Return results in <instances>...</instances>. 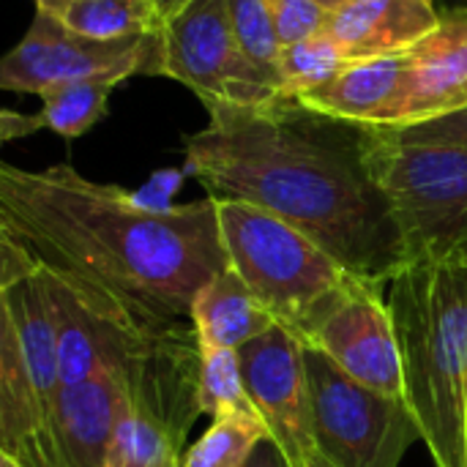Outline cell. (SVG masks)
<instances>
[{
	"label": "cell",
	"mask_w": 467,
	"mask_h": 467,
	"mask_svg": "<svg viewBox=\"0 0 467 467\" xmlns=\"http://www.w3.org/2000/svg\"><path fill=\"white\" fill-rule=\"evenodd\" d=\"M118 85V79H82L41 90V109L36 112L41 129H49L66 140L88 134L107 115L109 96Z\"/></svg>",
	"instance_id": "ac0fdd59"
},
{
	"label": "cell",
	"mask_w": 467,
	"mask_h": 467,
	"mask_svg": "<svg viewBox=\"0 0 467 467\" xmlns=\"http://www.w3.org/2000/svg\"><path fill=\"white\" fill-rule=\"evenodd\" d=\"M197 402H200V413H205L211 419H222V416H233V413L257 416V408L244 386L238 350L200 345Z\"/></svg>",
	"instance_id": "7402d4cb"
},
{
	"label": "cell",
	"mask_w": 467,
	"mask_h": 467,
	"mask_svg": "<svg viewBox=\"0 0 467 467\" xmlns=\"http://www.w3.org/2000/svg\"><path fill=\"white\" fill-rule=\"evenodd\" d=\"M0 467H22L19 462H14L11 457H5V454H0Z\"/></svg>",
	"instance_id": "d6a6232c"
},
{
	"label": "cell",
	"mask_w": 467,
	"mask_h": 467,
	"mask_svg": "<svg viewBox=\"0 0 467 467\" xmlns=\"http://www.w3.org/2000/svg\"><path fill=\"white\" fill-rule=\"evenodd\" d=\"M441 11L449 14V11H465L467 14V0H438Z\"/></svg>",
	"instance_id": "f546056e"
},
{
	"label": "cell",
	"mask_w": 467,
	"mask_h": 467,
	"mask_svg": "<svg viewBox=\"0 0 467 467\" xmlns=\"http://www.w3.org/2000/svg\"><path fill=\"white\" fill-rule=\"evenodd\" d=\"M183 159L211 197L271 211L364 282L386 287L410 265L369 161V126L320 115L296 99L208 109V126L183 137Z\"/></svg>",
	"instance_id": "7a4b0ae2"
},
{
	"label": "cell",
	"mask_w": 467,
	"mask_h": 467,
	"mask_svg": "<svg viewBox=\"0 0 467 467\" xmlns=\"http://www.w3.org/2000/svg\"><path fill=\"white\" fill-rule=\"evenodd\" d=\"M276 27L279 44H296L323 30L328 11L317 0H263Z\"/></svg>",
	"instance_id": "cb8c5ba5"
},
{
	"label": "cell",
	"mask_w": 467,
	"mask_h": 467,
	"mask_svg": "<svg viewBox=\"0 0 467 467\" xmlns=\"http://www.w3.org/2000/svg\"><path fill=\"white\" fill-rule=\"evenodd\" d=\"M161 36H131L99 41L71 30L63 19L36 11L19 44L0 63V88L11 93H41L55 85L82 79H129L134 74L159 77Z\"/></svg>",
	"instance_id": "30bf717a"
},
{
	"label": "cell",
	"mask_w": 467,
	"mask_h": 467,
	"mask_svg": "<svg viewBox=\"0 0 467 467\" xmlns=\"http://www.w3.org/2000/svg\"><path fill=\"white\" fill-rule=\"evenodd\" d=\"M153 3H156V8H159L161 22H167V19H172L175 14H181L192 0H153Z\"/></svg>",
	"instance_id": "f1b7e54d"
},
{
	"label": "cell",
	"mask_w": 467,
	"mask_h": 467,
	"mask_svg": "<svg viewBox=\"0 0 467 467\" xmlns=\"http://www.w3.org/2000/svg\"><path fill=\"white\" fill-rule=\"evenodd\" d=\"M142 339L131 353L107 358L88 380L60 389L49 424L55 467H104L115 427L129 402V372Z\"/></svg>",
	"instance_id": "4fadbf2b"
},
{
	"label": "cell",
	"mask_w": 467,
	"mask_h": 467,
	"mask_svg": "<svg viewBox=\"0 0 467 467\" xmlns=\"http://www.w3.org/2000/svg\"><path fill=\"white\" fill-rule=\"evenodd\" d=\"M227 11H230L233 30H235L244 52L279 88L276 63H279L282 44H279V36H276V27L271 22L265 3L263 0H227Z\"/></svg>",
	"instance_id": "603a6c76"
},
{
	"label": "cell",
	"mask_w": 467,
	"mask_h": 467,
	"mask_svg": "<svg viewBox=\"0 0 467 467\" xmlns=\"http://www.w3.org/2000/svg\"><path fill=\"white\" fill-rule=\"evenodd\" d=\"M326 11H334V8H339V5H345V3H350V0H317Z\"/></svg>",
	"instance_id": "4dcf8cb0"
},
{
	"label": "cell",
	"mask_w": 467,
	"mask_h": 467,
	"mask_svg": "<svg viewBox=\"0 0 467 467\" xmlns=\"http://www.w3.org/2000/svg\"><path fill=\"white\" fill-rule=\"evenodd\" d=\"M227 265L298 339L358 279L320 244L244 200L216 197Z\"/></svg>",
	"instance_id": "5b68a950"
},
{
	"label": "cell",
	"mask_w": 467,
	"mask_h": 467,
	"mask_svg": "<svg viewBox=\"0 0 467 467\" xmlns=\"http://www.w3.org/2000/svg\"><path fill=\"white\" fill-rule=\"evenodd\" d=\"M0 235L99 312L142 331L189 323L194 293L227 268L216 197L150 205L68 161L0 164Z\"/></svg>",
	"instance_id": "6da1fadb"
},
{
	"label": "cell",
	"mask_w": 467,
	"mask_h": 467,
	"mask_svg": "<svg viewBox=\"0 0 467 467\" xmlns=\"http://www.w3.org/2000/svg\"><path fill=\"white\" fill-rule=\"evenodd\" d=\"M244 467H293V462L287 460V454L279 449V443L274 438H265L254 451L252 457L244 462Z\"/></svg>",
	"instance_id": "4316f807"
},
{
	"label": "cell",
	"mask_w": 467,
	"mask_h": 467,
	"mask_svg": "<svg viewBox=\"0 0 467 467\" xmlns=\"http://www.w3.org/2000/svg\"><path fill=\"white\" fill-rule=\"evenodd\" d=\"M386 298L421 443L435 467H467V265L410 263Z\"/></svg>",
	"instance_id": "3957f363"
},
{
	"label": "cell",
	"mask_w": 467,
	"mask_h": 467,
	"mask_svg": "<svg viewBox=\"0 0 467 467\" xmlns=\"http://www.w3.org/2000/svg\"><path fill=\"white\" fill-rule=\"evenodd\" d=\"M189 323L202 348L230 350H241L246 342L279 326L230 265L194 293Z\"/></svg>",
	"instance_id": "e0dca14e"
},
{
	"label": "cell",
	"mask_w": 467,
	"mask_h": 467,
	"mask_svg": "<svg viewBox=\"0 0 467 467\" xmlns=\"http://www.w3.org/2000/svg\"><path fill=\"white\" fill-rule=\"evenodd\" d=\"M33 3H36V11L49 14V16H55V19H66V14L71 11V5H74L77 0H33Z\"/></svg>",
	"instance_id": "83f0119b"
},
{
	"label": "cell",
	"mask_w": 467,
	"mask_h": 467,
	"mask_svg": "<svg viewBox=\"0 0 467 467\" xmlns=\"http://www.w3.org/2000/svg\"><path fill=\"white\" fill-rule=\"evenodd\" d=\"M41 131V120L38 115H27V112H14V109H3L0 112V140L3 142H11V140H19V137H27V134H36Z\"/></svg>",
	"instance_id": "484cf974"
},
{
	"label": "cell",
	"mask_w": 467,
	"mask_h": 467,
	"mask_svg": "<svg viewBox=\"0 0 467 467\" xmlns=\"http://www.w3.org/2000/svg\"><path fill=\"white\" fill-rule=\"evenodd\" d=\"M380 129V126H378ZM386 137L402 145H454V148H467V107L416 123L405 129H383Z\"/></svg>",
	"instance_id": "d4e9b609"
},
{
	"label": "cell",
	"mask_w": 467,
	"mask_h": 467,
	"mask_svg": "<svg viewBox=\"0 0 467 467\" xmlns=\"http://www.w3.org/2000/svg\"><path fill=\"white\" fill-rule=\"evenodd\" d=\"M306 467H334V465H331V462H328L326 457H320V454H315V457H312V460L306 462Z\"/></svg>",
	"instance_id": "1f68e13d"
},
{
	"label": "cell",
	"mask_w": 467,
	"mask_h": 467,
	"mask_svg": "<svg viewBox=\"0 0 467 467\" xmlns=\"http://www.w3.org/2000/svg\"><path fill=\"white\" fill-rule=\"evenodd\" d=\"M200 342L192 323L145 337L129 372V402L104 467H183L200 402Z\"/></svg>",
	"instance_id": "8992f818"
},
{
	"label": "cell",
	"mask_w": 467,
	"mask_h": 467,
	"mask_svg": "<svg viewBox=\"0 0 467 467\" xmlns=\"http://www.w3.org/2000/svg\"><path fill=\"white\" fill-rule=\"evenodd\" d=\"M369 161L410 263L467 265V148L402 145L369 126Z\"/></svg>",
	"instance_id": "52a82bcc"
},
{
	"label": "cell",
	"mask_w": 467,
	"mask_h": 467,
	"mask_svg": "<svg viewBox=\"0 0 467 467\" xmlns=\"http://www.w3.org/2000/svg\"><path fill=\"white\" fill-rule=\"evenodd\" d=\"M271 438L260 416L233 413L213 419V424L186 449L183 467H244L252 451Z\"/></svg>",
	"instance_id": "44dd1931"
},
{
	"label": "cell",
	"mask_w": 467,
	"mask_h": 467,
	"mask_svg": "<svg viewBox=\"0 0 467 467\" xmlns=\"http://www.w3.org/2000/svg\"><path fill=\"white\" fill-rule=\"evenodd\" d=\"M57 394V334L44 274L0 235V454L22 467H55L49 424Z\"/></svg>",
	"instance_id": "277c9868"
},
{
	"label": "cell",
	"mask_w": 467,
	"mask_h": 467,
	"mask_svg": "<svg viewBox=\"0 0 467 467\" xmlns=\"http://www.w3.org/2000/svg\"><path fill=\"white\" fill-rule=\"evenodd\" d=\"M367 389L405 397L402 348L386 287L356 279L301 337Z\"/></svg>",
	"instance_id": "8fae6325"
},
{
	"label": "cell",
	"mask_w": 467,
	"mask_h": 467,
	"mask_svg": "<svg viewBox=\"0 0 467 467\" xmlns=\"http://www.w3.org/2000/svg\"><path fill=\"white\" fill-rule=\"evenodd\" d=\"M317 454L334 467H400L421 441L405 397L361 386L328 356L304 345Z\"/></svg>",
	"instance_id": "ba28073f"
},
{
	"label": "cell",
	"mask_w": 467,
	"mask_h": 467,
	"mask_svg": "<svg viewBox=\"0 0 467 467\" xmlns=\"http://www.w3.org/2000/svg\"><path fill=\"white\" fill-rule=\"evenodd\" d=\"M63 22L99 41L148 36L164 25L153 0H77Z\"/></svg>",
	"instance_id": "d6986e66"
},
{
	"label": "cell",
	"mask_w": 467,
	"mask_h": 467,
	"mask_svg": "<svg viewBox=\"0 0 467 467\" xmlns=\"http://www.w3.org/2000/svg\"><path fill=\"white\" fill-rule=\"evenodd\" d=\"M443 19L438 0H350L328 11L323 33L348 60L408 52Z\"/></svg>",
	"instance_id": "9a60e30c"
},
{
	"label": "cell",
	"mask_w": 467,
	"mask_h": 467,
	"mask_svg": "<svg viewBox=\"0 0 467 467\" xmlns=\"http://www.w3.org/2000/svg\"><path fill=\"white\" fill-rule=\"evenodd\" d=\"M467 107V14L449 11L408 49L405 96L391 129L416 126Z\"/></svg>",
	"instance_id": "5bb4252c"
},
{
	"label": "cell",
	"mask_w": 467,
	"mask_h": 467,
	"mask_svg": "<svg viewBox=\"0 0 467 467\" xmlns=\"http://www.w3.org/2000/svg\"><path fill=\"white\" fill-rule=\"evenodd\" d=\"M405 74L408 52L350 60L326 88L296 101L337 120L391 129L405 96Z\"/></svg>",
	"instance_id": "2e32d148"
},
{
	"label": "cell",
	"mask_w": 467,
	"mask_h": 467,
	"mask_svg": "<svg viewBox=\"0 0 467 467\" xmlns=\"http://www.w3.org/2000/svg\"><path fill=\"white\" fill-rule=\"evenodd\" d=\"M348 63L350 60L323 30L296 44H285L276 63L279 90L285 99H304L306 93L326 88Z\"/></svg>",
	"instance_id": "ffe728a7"
},
{
	"label": "cell",
	"mask_w": 467,
	"mask_h": 467,
	"mask_svg": "<svg viewBox=\"0 0 467 467\" xmlns=\"http://www.w3.org/2000/svg\"><path fill=\"white\" fill-rule=\"evenodd\" d=\"M159 36V77L186 85L205 109H263L285 99L238 44L227 0H192Z\"/></svg>",
	"instance_id": "9c48e42d"
},
{
	"label": "cell",
	"mask_w": 467,
	"mask_h": 467,
	"mask_svg": "<svg viewBox=\"0 0 467 467\" xmlns=\"http://www.w3.org/2000/svg\"><path fill=\"white\" fill-rule=\"evenodd\" d=\"M238 358L244 386L271 438L293 467H306L317 454V446L304 369V342L290 328L274 326L263 337L246 342L238 350Z\"/></svg>",
	"instance_id": "7c38bea8"
}]
</instances>
